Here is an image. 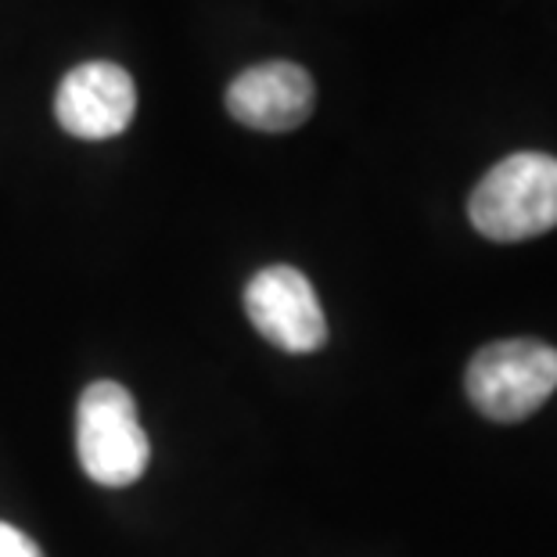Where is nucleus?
<instances>
[{"label": "nucleus", "mask_w": 557, "mask_h": 557, "mask_svg": "<svg viewBox=\"0 0 557 557\" xmlns=\"http://www.w3.org/2000/svg\"><path fill=\"white\" fill-rule=\"evenodd\" d=\"M468 216L490 242H529L557 227V159L515 151L496 162L471 191Z\"/></svg>", "instance_id": "1"}, {"label": "nucleus", "mask_w": 557, "mask_h": 557, "mask_svg": "<svg viewBox=\"0 0 557 557\" xmlns=\"http://www.w3.org/2000/svg\"><path fill=\"white\" fill-rule=\"evenodd\" d=\"M465 388L482 418L525 421L557 393V349L536 338L493 342L471 357Z\"/></svg>", "instance_id": "2"}, {"label": "nucleus", "mask_w": 557, "mask_h": 557, "mask_svg": "<svg viewBox=\"0 0 557 557\" xmlns=\"http://www.w3.org/2000/svg\"><path fill=\"white\" fill-rule=\"evenodd\" d=\"M317 90L302 65L263 62L245 69L227 87V112L248 129L288 134L299 129L313 112Z\"/></svg>", "instance_id": "6"}, {"label": "nucleus", "mask_w": 557, "mask_h": 557, "mask_svg": "<svg viewBox=\"0 0 557 557\" xmlns=\"http://www.w3.org/2000/svg\"><path fill=\"white\" fill-rule=\"evenodd\" d=\"M0 557H44V550L22 529L0 521Z\"/></svg>", "instance_id": "7"}, {"label": "nucleus", "mask_w": 557, "mask_h": 557, "mask_svg": "<svg viewBox=\"0 0 557 557\" xmlns=\"http://www.w3.org/2000/svg\"><path fill=\"white\" fill-rule=\"evenodd\" d=\"M137 87L123 65L83 62L69 69L54 94V115L62 129L83 140L120 137L134 120Z\"/></svg>", "instance_id": "5"}, {"label": "nucleus", "mask_w": 557, "mask_h": 557, "mask_svg": "<svg viewBox=\"0 0 557 557\" xmlns=\"http://www.w3.org/2000/svg\"><path fill=\"white\" fill-rule=\"evenodd\" d=\"M76 454L98 485H129L148 468V435L134 396L115 382H94L76 407Z\"/></svg>", "instance_id": "3"}, {"label": "nucleus", "mask_w": 557, "mask_h": 557, "mask_svg": "<svg viewBox=\"0 0 557 557\" xmlns=\"http://www.w3.org/2000/svg\"><path fill=\"white\" fill-rule=\"evenodd\" d=\"M245 313L270 346L317 352L327 342V320L313 284L295 267H267L248 281Z\"/></svg>", "instance_id": "4"}]
</instances>
